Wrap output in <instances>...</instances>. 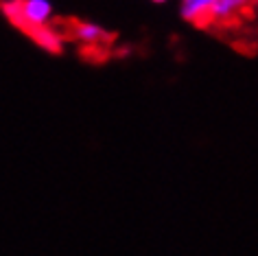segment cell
Instances as JSON below:
<instances>
[{
	"instance_id": "6da1fadb",
	"label": "cell",
	"mask_w": 258,
	"mask_h": 256,
	"mask_svg": "<svg viewBox=\"0 0 258 256\" xmlns=\"http://www.w3.org/2000/svg\"><path fill=\"white\" fill-rule=\"evenodd\" d=\"M5 14L9 22L24 31L31 40H35L42 48L50 53L61 50V33L59 29L48 27L50 5L48 0H7L5 3Z\"/></svg>"
},
{
	"instance_id": "7a4b0ae2",
	"label": "cell",
	"mask_w": 258,
	"mask_h": 256,
	"mask_svg": "<svg viewBox=\"0 0 258 256\" xmlns=\"http://www.w3.org/2000/svg\"><path fill=\"white\" fill-rule=\"evenodd\" d=\"M61 27H66V31H59V33L79 42L81 53L86 57H92L94 61H101L107 57L112 35L105 33L103 29L94 27V24H88V22H77V20H68L66 24H61Z\"/></svg>"
},
{
	"instance_id": "3957f363",
	"label": "cell",
	"mask_w": 258,
	"mask_h": 256,
	"mask_svg": "<svg viewBox=\"0 0 258 256\" xmlns=\"http://www.w3.org/2000/svg\"><path fill=\"white\" fill-rule=\"evenodd\" d=\"M251 3H256V0H219L217 11H215V24L234 27L241 18L249 14Z\"/></svg>"
},
{
	"instance_id": "277c9868",
	"label": "cell",
	"mask_w": 258,
	"mask_h": 256,
	"mask_svg": "<svg viewBox=\"0 0 258 256\" xmlns=\"http://www.w3.org/2000/svg\"><path fill=\"white\" fill-rule=\"evenodd\" d=\"M219 0H184V18L197 27H212Z\"/></svg>"
},
{
	"instance_id": "5b68a950",
	"label": "cell",
	"mask_w": 258,
	"mask_h": 256,
	"mask_svg": "<svg viewBox=\"0 0 258 256\" xmlns=\"http://www.w3.org/2000/svg\"><path fill=\"white\" fill-rule=\"evenodd\" d=\"M158 3H162V0H158Z\"/></svg>"
}]
</instances>
